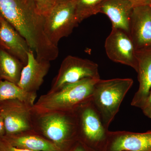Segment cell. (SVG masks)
I'll use <instances>...</instances> for the list:
<instances>
[{"label": "cell", "mask_w": 151, "mask_h": 151, "mask_svg": "<svg viewBox=\"0 0 151 151\" xmlns=\"http://www.w3.org/2000/svg\"><path fill=\"white\" fill-rule=\"evenodd\" d=\"M130 2L134 6L142 5L151 4V0H127Z\"/></svg>", "instance_id": "obj_24"}, {"label": "cell", "mask_w": 151, "mask_h": 151, "mask_svg": "<svg viewBox=\"0 0 151 151\" xmlns=\"http://www.w3.org/2000/svg\"><path fill=\"white\" fill-rule=\"evenodd\" d=\"M1 77H0V81H1Z\"/></svg>", "instance_id": "obj_28"}, {"label": "cell", "mask_w": 151, "mask_h": 151, "mask_svg": "<svg viewBox=\"0 0 151 151\" xmlns=\"http://www.w3.org/2000/svg\"><path fill=\"white\" fill-rule=\"evenodd\" d=\"M99 79L85 78L64 85L55 92L41 96L32 108L34 115L73 112L91 100L94 85Z\"/></svg>", "instance_id": "obj_2"}, {"label": "cell", "mask_w": 151, "mask_h": 151, "mask_svg": "<svg viewBox=\"0 0 151 151\" xmlns=\"http://www.w3.org/2000/svg\"><path fill=\"white\" fill-rule=\"evenodd\" d=\"M70 151H95L84 145L81 142H78Z\"/></svg>", "instance_id": "obj_23"}, {"label": "cell", "mask_w": 151, "mask_h": 151, "mask_svg": "<svg viewBox=\"0 0 151 151\" xmlns=\"http://www.w3.org/2000/svg\"><path fill=\"white\" fill-rule=\"evenodd\" d=\"M105 51L109 59L128 65L137 70L138 62L134 47L129 33L123 30L112 28L106 38Z\"/></svg>", "instance_id": "obj_9"}, {"label": "cell", "mask_w": 151, "mask_h": 151, "mask_svg": "<svg viewBox=\"0 0 151 151\" xmlns=\"http://www.w3.org/2000/svg\"><path fill=\"white\" fill-rule=\"evenodd\" d=\"M141 109L145 116L151 119V89L145 102Z\"/></svg>", "instance_id": "obj_22"}, {"label": "cell", "mask_w": 151, "mask_h": 151, "mask_svg": "<svg viewBox=\"0 0 151 151\" xmlns=\"http://www.w3.org/2000/svg\"><path fill=\"white\" fill-rule=\"evenodd\" d=\"M0 151H32L12 145L3 137L0 138Z\"/></svg>", "instance_id": "obj_21"}, {"label": "cell", "mask_w": 151, "mask_h": 151, "mask_svg": "<svg viewBox=\"0 0 151 151\" xmlns=\"http://www.w3.org/2000/svg\"><path fill=\"white\" fill-rule=\"evenodd\" d=\"M44 17V30L52 43L58 47L59 41L67 37L78 26L75 0L57 4Z\"/></svg>", "instance_id": "obj_6"}, {"label": "cell", "mask_w": 151, "mask_h": 151, "mask_svg": "<svg viewBox=\"0 0 151 151\" xmlns=\"http://www.w3.org/2000/svg\"><path fill=\"white\" fill-rule=\"evenodd\" d=\"M0 41L3 48L19 60L24 65L28 60L30 48L25 39L0 15Z\"/></svg>", "instance_id": "obj_13"}, {"label": "cell", "mask_w": 151, "mask_h": 151, "mask_svg": "<svg viewBox=\"0 0 151 151\" xmlns=\"http://www.w3.org/2000/svg\"><path fill=\"white\" fill-rule=\"evenodd\" d=\"M104 0H75L76 13L78 23L99 13L100 7Z\"/></svg>", "instance_id": "obj_19"}, {"label": "cell", "mask_w": 151, "mask_h": 151, "mask_svg": "<svg viewBox=\"0 0 151 151\" xmlns=\"http://www.w3.org/2000/svg\"><path fill=\"white\" fill-rule=\"evenodd\" d=\"M50 62L39 61L30 50L26 64L22 70L17 85L26 92L37 93L50 68Z\"/></svg>", "instance_id": "obj_12"}, {"label": "cell", "mask_w": 151, "mask_h": 151, "mask_svg": "<svg viewBox=\"0 0 151 151\" xmlns=\"http://www.w3.org/2000/svg\"><path fill=\"white\" fill-rule=\"evenodd\" d=\"M38 12L45 16L57 4V0H32Z\"/></svg>", "instance_id": "obj_20"}, {"label": "cell", "mask_w": 151, "mask_h": 151, "mask_svg": "<svg viewBox=\"0 0 151 151\" xmlns=\"http://www.w3.org/2000/svg\"><path fill=\"white\" fill-rule=\"evenodd\" d=\"M78 141L95 151H105L109 130L105 127L91 100L75 111Z\"/></svg>", "instance_id": "obj_5"}, {"label": "cell", "mask_w": 151, "mask_h": 151, "mask_svg": "<svg viewBox=\"0 0 151 151\" xmlns=\"http://www.w3.org/2000/svg\"><path fill=\"white\" fill-rule=\"evenodd\" d=\"M6 134L4 123L1 116H0V138L2 137Z\"/></svg>", "instance_id": "obj_25"}, {"label": "cell", "mask_w": 151, "mask_h": 151, "mask_svg": "<svg viewBox=\"0 0 151 151\" xmlns=\"http://www.w3.org/2000/svg\"><path fill=\"white\" fill-rule=\"evenodd\" d=\"M138 62V78L139 86L131 105L142 108L151 89V51L136 52Z\"/></svg>", "instance_id": "obj_15"}, {"label": "cell", "mask_w": 151, "mask_h": 151, "mask_svg": "<svg viewBox=\"0 0 151 151\" xmlns=\"http://www.w3.org/2000/svg\"><path fill=\"white\" fill-rule=\"evenodd\" d=\"M70 1V0H57V2L58 3L60 2H62L67 1Z\"/></svg>", "instance_id": "obj_26"}, {"label": "cell", "mask_w": 151, "mask_h": 151, "mask_svg": "<svg viewBox=\"0 0 151 151\" xmlns=\"http://www.w3.org/2000/svg\"><path fill=\"white\" fill-rule=\"evenodd\" d=\"M85 78L100 79L98 64L89 60L68 55L62 61L48 92H55L66 84Z\"/></svg>", "instance_id": "obj_7"}, {"label": "cell", "mask_w": 151, "mask_h": 151, "mask_svg": "<svg viewBox=\"0 0 151 151\" xmlns=\"http://www.w3.org/2000/svg\"><path fill=\"white\" fill-rule=\"evenodd\" d=\"M34 130L2 137L14 147L32 151H60L51 141L35 134Z\"/></svg>", "instance_id": "obj_16"}, {"label": "cell", "mask_w": 151, "mask_h": 151, "mask_svg": "<svg viewBox=\"0 0 151 151\" xmlns=\"http://www.w3.org/2000/svg\"><path fill=\"white\" fill-rule=\"evenodd\" d=\"M129 34L136 52L151 51V4L133 7Z\"/></svg>", "instance_id": "obj_10"}, {"label": "cell", "mask_w": 151, "mask_h": 151, "mask_svg": "<svg viewBox=\"0 0 151 151\" xmlns=\"http://www.w3.org/2000/svg\"><path fill=\"white\" fill-rule=\"evenodd\" d=\"M0 47H2L1 43V41H0Z\"/></svg>", "instance_id": "obj_27"}, {"label": "cell", "mask_w": 151, "mask_h": 151, "mask_svg": "<svg viewBox=\"0 0 151 151\" xmlns=\"http://www.w3.org/2000/svg\"><path fill=\"white\" fill-rule=\"evenodd\" d=\"M133 82L130 78L100 79L94 85L91 101L108 129Z\"/></svg>", "instance_id": "obj_4"}, {"label": "cell", "mask_w": 151, "mask_h": 151, "mask_svg": "<svg viewBox=\"0 0 151 151\" xmlns=\"http://www.w3.org/2000/svg\"><path fill=\"white\" fill-rule=\"evenodd\" d=\"M32 108L18 100L0 102V116L4 123L5 135L34 130Z\"/></svg>", "instance_id": "obj_8"}, {"label": "cell", "mask_w": 151, "mask_h": 151, "mask_svg": "<svg viewBox=\"0 0 151 151\" xmlns=\"http://www.w3.org/2000/svg\"><path fill=\"white\" fill-rule=\"evenodd\" d=\"M37 97V93L26 92L13 82L6 80L0 81V102L18 100L32 107Z\"/></svg>", "instance_id": "obj_18"}, {"label": "cell", "mask_w": 151, "mask_h": 151, "mask_svg": "<svg viewBox=\"0 0 151 151\" xmlns=\"http://www.w3.org/2000/svg\"><path fill=\"white\" fill-rule=\"evenodd\" d=\"M24 65L12 55L0 47V77L17 84Z\"/></svg>", "instance_id": "obj_17"}, {"label": "cell", "mask_w": 151, "mask_h": 151, "mask_svg": "<svg viewBox=\"0 0 151 151\" xmlns=\"http://www.w3.org/2000/svg\"><path fill=\"white\" fill-rule=\"evenodd\" d=\"M0 15L24 38L37 60L50 62L58 57V47L45 32L44 17L32 0H0Z\"/></svg>", "instance_id": "obj_1"}, {"label": "cell", "mask_w": 151, "mask_h": 151, "mask_svg": "<svg viewBox=\"0 0 151 151\" xmlns=\"http://www.w3.org/2000/svg\"><path fill=\"white\" fill-rule=\"evenodd\" d=\"M34 130L54 144L60 151H70L78 142L75 111L34 115Z\"/></svg>", "instance_id": "obj_3"}, {"label": "cell", "mask_w": 151, "mask_h": 151, "mask_svg": "<svg viewBox=\"0 0 151 151\" xmlns=\"http://www.w3.org/2000/svg\"><path fill=\"white\" fill-rule=\"evenodd\" d=\"M105 151H151V131H109Z\"/></svg>", "instance_id": "obj_11"}, {"label": "cell", "mask_w": 151, "mask_h": 151, "mask_svg": "<svg viewBox=\"0 0 151 151\" xmlns=\"http://www.w3.org/2000/svg\"><path fill=\"white\" fill-rule=\"evenodd\" d=\"M134 6L127 0H104L99 13L105 14L110 19L112 28L128 33Z\"/></svg>", "instance_id": "obj_14"}]
</instances>
